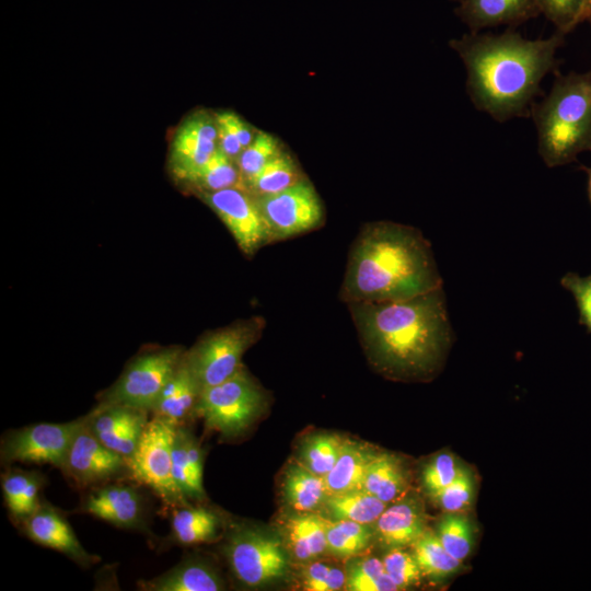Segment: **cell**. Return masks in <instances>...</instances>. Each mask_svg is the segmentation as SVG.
<instances>
[{
    "instance_id": "24",
    "label": "cell",
    "mask_w": 591,
    "mask_h": 591,
    "mask_svg": "<svg viewBox=\"0 0 591 591\" xmlns=\"http://www.w3.org/2000/svg\"><path fill=\"white\" fill-rule=\"evenodd\" d=\"M288 546L299 561H311L327 551L326 519L313 512H300L288 518Z\"/></svg>"
},
{
    "instance_id": "40",
    "label": "cell",
    "mask_w": 591,
    "mask_h": 591,
    "mask_svg": "<svg viewBox=\"0 0 591 591\" xmlns=\"http://www.w3.org/2000/svg\"><path fill=\"white\" fill-rule=\"evenodd\" d=\"M540 11L556 31L566 35L587 20L586 0H536Z\"/></svg>"
},
{
    "instance_id": "9",
    "label": "cell",
    "mask_w": 591,
    "mask_h": 591,
    "mask_svg": "<svg viewBox=\"0 0 591 591\" xmlns=\"http://www.w3.org/2000/svg\"><path fill=\"white\" fill-rule=\"evenodd\" d=\"M223 552L234 576L250 588L280 579L289 570V558L281 542L256 529L233 531Z\"/></svg>"
},
{
    "instance_id": "21",
    "label": "cell",
    "mask_w": 591,
    "mask_h": 591,
    "mask_svg": "<svg viewBox=\"0 0 591 591\" xmlns=\"http://www.w3.org/2000/svg\"><path fill=\"white\" fill-rule=\"evenodd\" d=\"M200 391L184 354L181 364L163 387L151 412L154 416L181 425L183 419L194 413Z\"/></svg>"
},
{
    "instance_id": "42",
    "label": "cell",
    "mask_w": 591,
    "mask_h": 591,
    "mask_svg": "<svg viewBox=\"0 0 591 591\" xmlns=\"http://www.w3.org/2000/svg\"><path fill=\"white\" fill-rule=\"evenodd\" d=\"M563 288L571 292L579 312V324L586 326L591 334V274L581 277L576 273H567L560 279Z\"/></svg>"
},
{
    "instance_id": "38",
    "label": "cell",
    "mask_w": 591,
    "mask_h": 591,
    "mask_svg": "<svg viewBox=\"0 0 591 591\" xmlns=\"http://www.w3.org/2000/svg\"><path fill=\"white\" fill-rule=\"evenodd\" d=\"M172 471L175 484L185 499L205 497L202 483L196 478L190 467L185 447L184 427L181 425L176 428L173 442Z\"/></svg>"
},
{
    "instance_id": "47",
    "label": "cell",
    "mask_w": 591,
    "mask_h": 591,
    "mask_svg": "<svg viewBox=\"0 0 591 591\" xmlns=\"http://www.w3.org/2000/svg\"><path fill=\"white\" fill-rule=\"evenodd\" d=\"M456 1H460V0H456Z\"/></svg>"
},
{
    "instance_id": "37",
    "label": "cell",
    "mask_w": 591,
    "mask_h": 591,
    "mask_svg": "<svg viewBox=\"0 0 591 591\" xmlns=\"http://www.w3.org/2000/svg\"><path fill=\"white\" fill-rule=\"evenodd\" d=\"M346 577L345 588L350 591L398 590L389 577L383 561L376 557H367L355 563Z\"/></svg>"
},
{
    "instance_id": "15",
    "label": "cell",
    "mask_w": 591,
    "mask_h": 591,
    "mask_svg": "<svg viewBox=\"0 0 591 591\" xmlns=\"http://www.w3.org/2000/svg\"><path fill=\"white\" fill-rule=\"evenodd\" d=\"M93 433L107 448L120 454L126 461L132 455L144 427L148 410L125 405L99 406L85 416Z\"/></svg>"
},
{
    "instance_id": "23",
    "label": "cell",
    "mask_w": 591,
    "mask_h": 591,
    "mask_svg": "<svg viewBox=\"0 0 591 591\" xmlns=\"http://www.w3.org/2000/svg\"><path fill=\"white\" fill-rule=\"evenodd\" d=\"M408 486V472L402 460L391 453H375L369 462L362 488L386 503L397 500Z\"/></svg>"
},
{
    "instance_id": "22",
    "label": "cell",
    "mask_w": 591,
    "mask_h": 591,
    "mask_svg": "<svg viewBox=\"0 0 591 591\" xmlns=\"http://www.w3.org/2000/svg\"><path fill=\"white\" fill-rule=\"evenodd\" d=\"M375 452L350 439H343L333 468L324 476L328 495L362 488L367 466Z\"/></svg>"
},
{
    "instance_id": "43",
    "label": "cell",
    "mask_w": 591,
    "mask_h": 591,
    "mask_svg": "<svg viewBox=\"0 0 591 591\" xmlns=\"http://www.w3.org/2000/svg\"><path fill=\"white\" fill-rule=\"evenodd\" d=\"M332 566L313 561L309 563L302 571V586L309 591H327Z\"/></svg>"
},
{
    "instance_id": "27",
    "label": "cell",
    "mask_w": 591,
    "mask_h": 591,
    "mask_svg": "<svg viewBox=\"0 0 591 591\" xmlns=\"http://www.w3.org/2000/svg\"><path fill=\"white\" fill-rule=\"evenodd\" d=\"M172 536L182 545H195L216 538L220 528L219 517L206 508L186 505L175 507L172 515Z\"/></svg>"
},
{
    "instance_id": "12",
    "label": "cell",
    "mask_w": 591,
    "mask_h": 591,
    "mask_svg": "<svg viewBox=\"0 0 591 591\" xmlns=\"http://www.w3.org/2000/svg\"><path fill=\"white\" fill-rule=\"evenodd\" d=\"M218 148L215 113L206 109L190 113L181 123L171 142L172 174L178 181L192 185Z\"/></svg>"
},
{
    "instance_id": "39",
    "label": "cell",
    "mask_w": 591,
    "mask_h": 591,
    "mask_svg": "<svg viewBox=\"0 0 591 591\" xmlns=\"http://www.w3.org/2000/svg\"><path fill=\"white\" fill-rule=\"evenodd\" d=\"M462 467L463 464L449 451H442L433 455L421 471V484L428 496L451 484L457 477Z\"/></svg>"
},
{
    "instance_id": "46",
    "label": "cell",
    "mask_w": 591,
    "mask_h": 591,
    "mask_svg": "<svg viewBox=\"0 0 591 591\" xmlns=\"http://www.w3.org/2000/svg\"><path fill=\"white\" fill-rule=\"evenodd\" d=\"M588 21L591 23V16L588 19Z\"/></svg>"
},
{
    "instance_id": "35",
    "label": "cell",
    "mask_w": 591,
    "mask_h": 591,
    "mask_svg": "<svg viewBox=\"0 0 591 591\" xmlns=\"http://www.w3.org/2000/svg\"><path fill=\"white\" fill-rule=\"evenodd\" d=\"M343 439L336 434L318 433L310 437L301 450V464L312 473L324 477L334 466Z\"/></svg>"
},
{
    "instance_id": "19",
    "label": "cell",
    "mask_w": 591,
    "mask_h": 591,
    "mask_svg": "<svg viewBox=\"0 0 591 591\" xmlns=\"http://www.w3.org/2000/svg\"><path fill=\"white\" fill-rule=\"evenodd\" d=\"M455 13L471 32H480L521 24L541 11L536 0H460Z\"/></svg>"
},
{
    "instance_id": "4",
    "label": "cell",
    "mask_w": 591,
    "mask_h": 591,
    "mask_svg": "<svg viewBox=\"0 0 591 591\" xmlns=\"http://www.w3.org/2000/svg\"><path fill=\"white\" fill-rule=\"evenodd\" d=\"M530 116L546 166L569 164L591 152V69L557 74L549 92L532 104Z\"/></svg>"
},
{
    "instance_id": "18",
    "label": "cell",
    "mask_w": 591,
    "mask_h": 591,
    "mask_svg": "<svg viewBox=\"0 0 591 591\" xmlns=\"http://www.w3.org/2000/svg\"><path fill=\"white\" fill-rule=\"evenodd\" d=\"M426 530L424 506L415 496L393 501L374 523L380 543L390 549L413 545Z\"/></svg>"
},
{
    "instance_id": "11",
    "label": "cell",
    "mask_w": 591,
    "mask_h": 591,
    "mask_svg": "<svg viewBox=\"0 0 591 591\" xmlns=\"http://www.w3.org/2000/svg\"><path fill=\"white\" fill-rule=\"evenodd\" d=\"M82 419L62 424H36L12 430L1 439V463L50 464L62 470Z\"/></svg>"
},
{
    "instance_id": "8",
    "label": "cell",
    "mask_w": 591,
    "mask_h": 591,
    "mask_svg": "<svg viewBox=\"0 0 591 591\" xmlns=\"http://www.w3.org/2000/svg\"><path fill=\"white\" fill-rule=\"evenodd\" d=\"M184 354L179 347H169L138 357L102 395L100 404L125 405L151 412Z\"/></svg>"
},
{
    "instance_id": "33",
    "label": "cell",
    "mask_w": 591,
    "mask_h": 591,
    "mask_svg": "<svg viewBox=\"0 0 591 591\" xmlns=\"http://www.w3.org/2000/svg\"><path fill=\"white\" fill-rule=\"evenodd\" d=\"M192 186L198 193L216 192L230 187L244 189L235 161L219 148L200 170Z\"/></svg>"
},
{
    "instance_id": "31",
    "label": "cell",
    "mask_w": 591,
    "mask_h": 591,
    "mask_svg": "<svg viewBox=\"0 0 591 591\" xmlns=\"http://www.w3.org/2000/svg\"><path fill=\"white\" fill-rule=\"evenodd\" d=\"M433 532L443 547L462 563L471 555L477 535L467 512H443Z\"/></svg>"
},
{
    "instance_id": "44",
    "label": "cell",
    "mask_w": 591,
    "mask_h": 591,
    "mask_svg": "<svg viewBox=\"0 0 591 591\" xmlns=\"http://www.w3.org/2000/svg\"><path fill=\"white\" fill-rule=\"evenodd\" d=\"M579 169H580L581 171H583V172L587 174V177H588V181H587V193H588L589 202H590V205H591V167H590V166L580 165Z\"/></svg>"
},
{
    "instance_id": "16",
    "label": "cell",
    "mask_w": 591,
    "mask_h": 591,
    "mask_svg": "<svg viewBox=\"0 0 591 591\" xmlns=\"http://www.w3.org/2000/svg\"><path fill=\"white\" fill-rule=\"evenodd\" d=\"M22 528L33 542L62 553L82 567L100 560L83 548L66 517L46 501H40L39 507L22 522Z\"/></svg>"
},
{
    "instance_id": "34",
    "label": "cell",
    "mask_w": 591,
    "mask_h": 591,
    "mask_svg": "<svg viewBox=\"0 0 591 591\" xmlns=\"http://www.w3.org/2000/svg\"><path fill=\"white\" fill-rule=\"evenodd\" d=\"M285 149L283 143L274 135L258 130L254 140L235 160L244 189L260 170Z\"/></svg>"
},
{
    "instance_id": "14",
    "label": "cell",
    "mask_w": 591,
    "mask_h": 591,
    "mask_svg": "<svg viewBox=\"0 0 591 591\" xmlns=\"http://www.w3.org/2000/svg\"><path fill=\"white\" fill-rule=\"evenodd\" d=\"M198 196L222 220L244 254L251 256L269 243L256 199L247 190L230 187Z\"/></svg>"
},
{
    "instance_id": "6",
    "label": "cell",
    "mask_w": 591,
    "mask_h": 591,
    "mask_svg": "<svg viewBox=\"0 0 591 591\" xmlns=\"http://www.w3.org/2000/svg\"><path fill=\"white\" fill-rule=\"evenodd\" d=\"M265 325L262 316L236 322L208 334L185 354L200 390L225 381L242 368L244 352L259 339Z\"/></svg>"
},
{
    "instance_id": "45",
    "label": "cell",
    "mask_w": 591,
    "mask_h": 591,
    "mask_svg": "<svg viewBox=\"0 0 591 591\" xmlns=\"http://www.w3.org/2000/svg\"><path fill=\"white\" fill-rule=\"evenodd\" d=\"M591 16V0H586V18L587 20Z\"/></svg>"
},
{
    "instance_id": "13",
    "label": "cell",
    "mask_w": 591,
    "mask_h": 591,
    "mask_svg": "<svg viewBox=\"0 0 591 591\" xmlns=\"http://www.w3.org/2000/svg\"><path fill=\"white\" fill-rule=\"evenodd\" d=\"M80 487L100 486L128 474L127 461L93 433L83 417L61 470Z\"/></svg>"
},
{
    "instance_id": "3",
    "label": "cell",
    "mask_w": 591,
    "mask_h": 591,
    "mask_svg": "<svg viewBox=\"0 0 591 591\" xmlns=\"http://www.w3.org/2000/svg\"><path fill=\"white\" fill-rule=\"evenodd\" d=\"M442 287L430 242L410 225L366 223L352 243L339 298L346 304L413 298Z\"/></svg>"
},
{
    "instance_id": "2",
    "label": "cell",
    "mask_w": 591,
    "mask_h": 591,
    "mask_svg": "<svg viewBox=\"0 0 591 591\" xmlns=\"http://www.w3.org/2000/svg\"><path fill=\"white\" fill-rule=\"evenodd\" d=\"M565 35L530 39L508 30L470 32L449 42L466 69V91L479 112L499 123L530 116L541 83L556 65Z\"/></svg>"
},
{
    "instance_id": "20",
    "label": "cell",
    "mask_w": 591,
    "mask_h": 591,
    "mask_svg": "<svg viewBox=\"0 0 591 591\" xmlns=\"http://www.w3.org/2000/svg\"><path fill=\"white\" fill-rule=\"evenodd\" d=\"M146 591H219L224 584L218 572L201 559H186L164 573L138 582Z\"/></svg>"
},
{
    "instance_id": "30",
    "label": "cell",
    "mask_w": 591,
    "mask_h": 591,
    "mask_svg": "<svg viewBox=\"0 0 591 591\" xmlns=\"http://www.w3.org/2000/svg\"><path fill=\"white\" fill-rule=\"evenodd\" d=\"M306 176L286 148L273 158L246 186L254 197L282 192Z\"/></svg>"
},
{
    "instance_id": "26",
    "label": "cell",
    "mask_w": 591,
    "mask_h": 591,
    "mask_svg": "<svg viewBox=\"0 0 591 591\" xmlns=\"http://www.w3.org/2000/svg\"><path fill=\"white\" fill-rule=\"evenodd\" d=\"M44 482L38 472L11 470L2 475L4 502L14 520L22 523L39 507Z\"/></svg>"
},
{
    "instance_id": "10",
    "label": "cell",
    "mask_w": 591,
    "mask_h": 591,
    "mask_svg": "<svg viewBox=\"0 0 591 591\" xmlns=\"http://www.w3.org/2000/svg\"><path fill=\"white\" fill-rule=\"evenodd\" d=\"M255 199L269 243L317 229L325 219L322 199L308 177L282 192Z\"/></svg>"
},
{
    "instance_id": "1",
    "label": "cell",
    "mask_w": 591,
    "mask_h": 591,
    "mask_svg": "<svg viewBox=\"0 0 591 591\" xmlns=\"http://www.w3.org/2000/svg\"><path fill=\"white\" fill-rule=\"evenodd\" d=\"M372 366L396 380H429L453 340L443 288L397 301L347 304Z\"/></svg>"
},
{
    "instance_id": "7",
    "label": "cell",
    "mask_w": 591,
    "mask_h": 591,
    "mask_svg": "<svg viewBox=\"0 0 591 591\" xmlns=\"http://www.w3.org/2000/svg\"><path fill=\"white\" fill-rule=\"evenodd\" d=\"M178 424L154 416L144 427L139 442L127 460L128 475L151 488L171 507L186 505L172 471V452Z\"/></svg>"
},
{
    "instance_id": "25",
    "label": "cell",
    "mask_w": 591,
    "mask_h": 591,
    "mask_svg": "<svg viewBox=\"0 0 591 591\" xmlns=\"http://www.w3.org/2000/svg\"><path fill=\"white\" fill-rule=\"evenodd\" d=\"M282 491L286 502L299 512H313L324 507L328 491L324 477L294 463L286 472Z\"/></svg>"
},
{
    "instance_id": "17",
    "label": "cell",
    "mask_w": 591,
    "mask_h": 591,
    "mask_svg": "<svg viewBox=\"0 0 591 591\" xmlns=\"http://www.w3.org/2000/svg\"><path fill=\"white\" fill-rule=\"evenodd\" d=\"M81 510L115 526L139 529L143 526V505L139 493L127 485L97 487L82 502Z\"/></svg>"
},
{
    "instance_id": "28",
    "label": "cell",
    "mask_w": 591,
    "mask_h": 591,
    "mask_svg": "<svg viewBox=\"0 0 591 591\" xmlns=\"http://www.w3.org/2000/svg\"><path fill=\"white\" fill-rule=\"evenodd\" d=\"M387 506L389 503L361 488L329 495L323 508L332 520H351L373 525Z\"/></svg>"
},
{
    "instance_id": "41",
    "label": "cell",
    "mask_w": 591,
    "mask_h": 591,
    "mask_svg": "<svg viewBox=\"0 0 591 591\" xmlns=\"http://www.w3.org/2000/svg\"><path fill=\"white\" fill-rule=\"evenodd\" d=\"M385 570L398 590L417 586L422 573L413 553L404 547L391 548L382 559Z\"/></svg>"
},
{
    "instance_id": "5",
    "label": "cell",
    "mask_w": 591,
    "mask_h": 591,
    "mask_svg": "<svg viewBox=\"0 0 591 591\" xmlns=\"http://www.w3.org/2000/svg\"><path fill=\"white\" fill-rule=\"evenodd\" d=\"M265 404L260 386L240 368L225 381L201 390L194 413L205 420L208 428L231 438L247 429Z\"/></svg>"
},
{
    "instance_id": "32",
    "label": "cell",
    "mask_w": 591,
    "mask_h": 591,
    "mask_svg": "<svg viewBox=\"0 0 591 591\" xmlns=\"http://www.w3.org/2000/svg\"><path fill=\"white\" fill-rule=\"evenodd\" d=\"M375 535L372 524L351 520L326 519L327 551L339 558H350L369 547Z\"/></svg>"
},
{
    "instance_id": "36",
    "label": "cell",
    "mask_w": 591,
    "mask_h": 591,
    "mask_svg": "<svg viewBox=\"0 0 591 591\" xmlns=\"http://www.w3.org/2000/svg\"><path fill=\"white\" fill-rule=\"evenodd\" d=\"M476 478L472 470L463 465L457 477L429 498L443 512H467L475 499Z\"/></svg>"
},
{
    "instance_id": "29",
    "label": "cell",
    "mask_w": 591,
    "mask_h": 591,
    "mask_svg": "<svg viewBox=\"0 0 591 591\" xmlns=\"http://www.w3.org/2000/svg\"><path fill=\"white\" fill-rule=\"evenodd\" d=\"M412 547L422 577L434 582L444 581L463 569L462 561L453 557L440 543L434 532L429 529Z\"/></svg>"
}]
</instances>
